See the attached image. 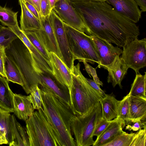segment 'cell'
<instances>
[{
	"label": "cell",
	"instance_id": "obj_24",
	"mask_svg": "<svg viewBox=\"0 0 146 146\" xmlns=\"http://www.w3.org/2000/svg\"><path fill=\"white\" fill-rule=\"evenodd\" d=\"M13 95L8 81L0 75V108L9 113L13 112Z\"/></svg>",
	"mask_w": 146,
	"mask_h": 146
},
{
	"label": "cell",
	"instance_id": "obj_44",
	"mask_svg": "<svg viewBox=\"0 0 146 146\" xmlns=\"http://www.w3.org/2000/svg\"><path fill=\"white\" fill-rule=\"evenodd\" d=\"M8 144L6 133L0 130V145Z\"/></svg>",
	"mask_w": 146,
	"mask_h": 146
},
{
	"label": "cell",
	"instance_id": "obj_10",
	"mask_svg": "<svg viewBox=\"0 0 146 146\" xmlns=\"http://www.w3.org/2000/svg\"><path fill=\"white\" fill-rule=\"evenodd\" d=\"M63 22L80 32L86 33V28L78 12L66 0H58L52 9Z\"/></svg>",
	"mask_w": 146,
	"mask_h": 146
},
{
	"label": "cell",
	"instance_id": "obj_20",
	"mask_svg": "<svg viewBox=\"0 0 146 146\" xmlns=\"http://www.w3.org/2000/svg\"><path fill=\"white\" fill-rule=\"evenodd\" d=\"M128 68L121 57H118L106 69L108 72L107 82L111 83L113 87L118 85L121 88V81L127 73Z\"/></svg>",
	"mask_w": 146,
	"mask_h": 146
},
{
	"label": "cell",
	"instance_id": "obj_3",
	"mask_svg": "<svg viewBox=\"0 0 146 146\" xmlns=\"http://www.w3.org/2000/svg\"><path fill=\"white\" fill-rule=\"evenodd\" d=\"M78 63L71 72L72 78V100L71 107L76 116L91 112L103 98L87 82L80 70Z\"/></svg>",
	"mask_w": 146,
	"mask_h": 146
},
{
	"label": "cell",
	"instance_id": "obj_21",
	"mask_svg": "<svg viewBox=\"0 0 146 146\" xmlns=\"http://www.w3.org/2000/svg\"><path fill=\"white\" fill-rule=\"evenodd\" d=\"M10 125L12 141L10 146H29L28 136L26 129L17 121L14 115H11Z\"/></svg>",
	"mask_w": 146,
	"mask_h": 146
},
{
	"label": "cell",
	"instance_id": "obj_9",
	"mask_svg": "<svg viewBox=\"0 0 146 146\" xmlns=\"http://www.w3.org/2000/svg\"><path fill=\"white\" fill-rule=\"evenodd\" d=\"M49 17L62 56L61 60L71 72L75 60L69 47L64 23L52 10Z\"/></svg>",
	"mask_w": 146,
	"mask_h": 146
},
{
	"label": "cell",
	"instance_id": "obj_30",
	"mask_svg": "<svg viewBox=\"0 0 146 146\" xmlns=\"http://www.w3.org/2000/svg\"><path fill=\"white\" fill-rule=\"evenodd\" d=\"M10 113L0 108V130L5 132L9 145L12 141V135L10 125Z\"/></svg>",
	"mask_w": 146,
	"mask_h": 146
},
{
	"label": "cell",
	"instance_id": "obj_15",
	"mask_svg": "<svg viewBox=\"0 0 146 146\" xmlns=\"http://www.w3.org/2000/svg\"><path fill=\"white\" fill-rule=\"evenodd\" d=\"M53 74L57 80L61 84L65 85L68 89L70 98L72 100V78L70 70L56 54L49 52Z\"/></svg>",
	"mask_w": 146,
	"mask_h": 146
},
{
	"label": "cell",
	"instance_id": "obj_45",
	"mask_svg": "<svg viewBox=\"0 0 146 146\" xmlns=\"http://www.w3.org/2000/svg\"><path fill=\"white\" fill-rule=\"evenodd\" d=\"M71 3H77L87 1H105V0H66Z\"/></svg>",
	"mask_w": 146,
	"mask_h": 146
},
{
	"label": "cell",
	"instance_id": "obj_12",
	"mask_svg": "<svg viewBox=\"0 0 146 146\" xmlns=\"http://www.w3.org/2000/svg\"><path fill=\"white\" fill-rule=\"evenodd\" d=\"M36 72L39 80L38 86L49 90L61 100L70 106V96L68 87L60 83L52 73L38 67L36 68Z\"/></svg>",
	"mask_w": 146,
	"mask_h": 146
},
{
	"label": "cell",
	"instance_id": "obj_18",
	"mask_svg": "<svg viewBox=\"0 0 146 146\" xmlns=\"http://www.w3.org/2000/svg\"><path fill=\"white\" fill-rule=\"evenodd\" d=\"M14 113L20 119L26 121L34 111L29 96L14 94Z\"/></svg>",
	"mask_w": 146,
	"mask_h": 146
},
{
	"label": "cell",
	"instance_id": "obj_39",
	"mask_svg": "<svg viewBox=\"0 0 146 146\" xmlns=\"http://www.w3.org/2000/svg\"><path fill=\"white\" fill-rule=\"evenodd\" d=\"M131 124H132V125H127L126 127V129L129 131H136L143 128L146 127V121H137L132 123Z\"/></svg>",
	"mask_w": 146,
	"mask_h": 146
},
{
	"label": "cell",
	"instance_id": "obj_17",
	"mask_svg": "<svg viewBox=\"0 0 146 146\" xmlns=\"http://www.w3.org/2000/svg\"><path fill=\"white\" fill-rule=\"evenodd\" d=\"M9 28L15 33L29 49L36 64L37 66L44 71L53 74L51 65L32 44L19 26Z\"/></svg>",
	"mask_w": 146,
	"mask_h": 146
},
{
	"label": "cell",
	"instance_id": "obj_32",
	"mask_svg": "<svg viewBox=\"0 0 146 146\" xmlns=\"http://www.w3.org/2000/svg\"><path fill=\"white\" fill-rule=\"evenodd\" d=\"M18 37L9 28L3 27L0 31V46L7 47Z\"/></svg>",
	"mask_w": 146,
	"mask_h": 146
},
{
	"label": "cell",
	"instance_id": "obj_34",
	"mask_svg": "<svg viewBox=\"0 0 146 146\" xmlns=\"http://www.w3.org/2000/svg\"><path fill=\"white\" fill-rule=\"evenodd\" d=\"M146 127L136 133L130 146H146Z\"/></svg>",
	"mask_w": 146,
	"mask_h": 146
},
{
	"label": "cell",
	"instance_id": "obj_23",
	"mask_svg": "<svg viewBox=\"0 0 146 146\" xmlns=\"http://www.w3.org/2000/svg\"><path fill=\"white\" fill-rule=\"evenodd\" d=\"M130 112L132 123L146 121V99L129 95Z\"/></svg>",
	"mask_w": 146,
	"mask_h": 146
},
{
	"label": "cell",
	"instance_id": "obj_22",
	"mask_svg": "<svg viewBox=\"0 0 146 146\" xmlns=\"http://www.w3.org/2000/svg\"><path fill=\"white\" fill-rule=\"evenodd\" d=\"M119 101L113 95L106 94L100 102L102 107V118L110 121L117 117Z\"/></svg>",
	"mask_w": 146,
	"mask_h": 146
},
{
	"label": "cell",
	"instance_id": "obj_28",
	"mask_svg": "<svg viewBox=\"0 0 146 146\" xmlns=\"http://www.w3.org/2000/svg\"><path fill=\"white\" fill-rule=\"evenodd\" d=\"M23 32L32 44L51 65L49 52L38 38L36 33L33 31Z\"/></svg>",
	"mask_w": 146,
	"mask_h": 146
},
{
	"label": "cell",
	"instance_id": "obj_35",
	"mask_svg": "<svg viewBox=\"0 0 146 146\" xmlns=\"http://www.w3.org/2000/svg\"><path fill=\"white\" fill-rule=\"evenodd\" d=\"M111 120L108 121L102 117L99 120L95 127L93 135L98 137L110 125Z\"/></svg>",
	"mask_w": 146,
	"mask_h": 146
},
{
	"label": "cell",
	"instance_id": "obj_6",
	"mask_svg": "<svg viewBox=\"0 0 146 146\" xmlns=\"http://www.w3.org/2000/svg\"><path fill=\"white\" fill-rule=\"evenodd\" d=\"M64 24L69 47L74 60L92 64L96 63L99 65L98 56L90 36Z\"/></svg>",
	"mask_w": 146,
	"mask_h": 146
},
{
	"label": "cell",
	"instance_id": "obj_40",
	"mask_svg": "<svg viewBox=\"0 0 146 146\" xmlns=\"http://www.w3.org/2000/svg\"><path fill=\"white\" fill-rule=\"evenodd\" d=\"M89 84L93 88L97 91L103 97H104L106 95L104 92L100 87V86L97 84L93 80L86 78Z\"/></svg>",
	"mask_w": 146,
	"mask_h": 146
},
{
	"label": "cell",
	"instance_id": "obj_37",
	"mask_svg": "<svg viewBox=\"0 0 146 146\" xmlns=\"http://www.w3.org/2000/svg\"><path fill=\"white\" fill-rule=\"evenodd\" d=\"M4 46H0V75L6 78L5 70V62L6 56Z\"/></svg>",
	"mask_w": 146,
	"mask_h": 146
},
{
	"label": "cell",
	"instance_id": "obj_29",
	"mask_svg": "<svg viewBox=\"0 0 146 146\" xmlns=\"http://www.w3.org/2000/svg\"><path fill=\"white\" fill-rule=\"evenodd\" d=\"M118 117L123 120L125 125L132 123L130 112L129 95L128 94L119 101L117 107Z\"/></svg>",
	"mask_w": 146,
	"mask_h": 146
},
{
	"label": "cell",
	"instance_id": "obj_14",
	"mask_svg": "<svg viewBox=\"0 0 146 146\" xmlns=\"http://www.w3.org/2000/svg\"><path fill=\"white\" fill-rule=\"evenodd\" d=\"M118 13L137 23L141 17L142 12L134 0H105Z\"/></svg>",
	"mask_w": 146,
	"mask_h": 146
},
{
	"label": "cell",
	"instance_id": "obj_47",
	"mask_svg": "<svg viewBox=\"0 0 146 146\" xmlns=\"http://www.w3.org/2000/svg\"><path fill=\"white\" fill-rule=\"evenodd\" d=\"M3 26H1L0 24V30L1 29H2V28L3 27Z\"/></svg>",
	"mask_w": 146,
	"mask_h": 146
},
{
	"label": "cell",
	"instance_id": "obj_13",
	"mask_svg": "<svg viewBox=\"0 0 146 146\" xmlns=\"http://www.w3.org/2000/svg\"><path fill=\"white\" fill-rule=\"evenodd\" d=\"M40 21L42 29L35 32L48 51L55 53L61 60L62 56L50 19L49 15L45 17L41 16Z\"/></svg>",
	"mask_w": 146,
	"mask_h": 146
},
{
	"label": "cell",
	"instance_id": "obj_31",
	"mask_svg": "<svg viewBox=\"0 0 146 146\" xmlns=\"http://www.w3.org/2000/svg\"><path fill=\"white\" fill-rule=\"evenodd\" d=\"M135 133L124 131L104 146H130Z\"/></svg>",
	"mask_w": 146,
	"mask_h": 146
},
{
	"label": "cell",
	"instance_id": "obj_46",
	"mask_svg": "<svg viewBox=\"0 0 146 146\" xmlns=\"http://www.w3.org/2000/svg\"><path fill=\"white\" fill-rule=\"evenodd\" d=\"M58 1V0H48L51 10H52L56 3Z\"/></svg>",
	"mask_w": 146,
	"mask_h": 146
},
{
	"label": "cell",
	"instance_id": "obj_33",
	"mask_svg": "<svg viewBox=\"0 0 146 146\" xmlns=\"http://www.w3.org/2000/svg\"><path fill=\"white\" fill-rule=\"evenodd\" d=\"M29 94V98L34 110L41 108L42 102L40 89L38 85L34 86Z\"/></svg>",
	"mask_w": 146,
	"mask_h": 146
},
{
	"label": "cell",
	"instance_id": "obj_26",
	"mask_svg": "<svg viewBox=\"0 0 146 146\" xmlns=\"http://www.w3.org/2000/svg\"><path fill=\"white\" fill-rule=\"evenodd\" d=\"M146 72H145L144 75L140 73L136 74L128 94L133 97L146 99Z\"/></svg>",
	"mask_w": 146,
	"mask_h": 146
},
{
	"label": "cell",
	"instance_id": "obj_27",
	"mask_svg": "<svg viewBox=\"0 0 146 146\" xmlns=\"http://www.w3.org/2000/svg\"><path fill=\"white\" fill-rule=\"evenodd\" d=\"M18 12H14L10 9L0 6V22L9 28L18 25L17 20Z\"/></svg>",
	"mask_w": 146,
	"mask_h": 146
},
{
	"label": "cell",
	"instance_id": "obj_7",
	"mask_svg": "<svg viewBox=\"0 0 146 146\" xmlns=\"http://www.w3.org/2000/svg\"><path fill=\"white\" fill-rule=\"evenodd\" d=\"M102 118V107L100 102L89 113L75 116L71 122V129L74 135L76 146L93 145V133L99 120Z\"/></svg>",
	"mask_w": 146,
	"mask_h": 146
},
{
	"label": "cell",
	"instance_id": "obj_41",
	"mask_svg": "<svg viewBox=\"0 0 146 146\" xmlns=\"http://www.w3.org/2000/svg\"><path fill=\"white\" fill-rule=\"evenodd\" d=\"M24 2L30 11L37 19L40 20L41 16L36 9L33 6L28 2L27 1H24Z\"/></svg>",
	"mask_w": 146,
	"mask_h": 146
},
{
	"label": "cell",
	"instance_id": "obj_5",
	"mask_svg": "<svg viewBox=\"0 0 146 146\" xmlns=\"http://www.w3.org/2000/svg\"><path fill=\"white\" fill-rule=\"evenodd\" d=\"M25 121L29 146H62L42 107L34 111Z\"/></svg>",
	"mask_w": 146,
	"mask_h": 146
},
{
	"label": "cell",
	"instance_id": "obj_4",
	"mask_svg": "<svg viewBox=\"0 0 146 146\" xmlns=\"http://www.w3.org/2000/svg\"><path fill=\"white\" fill-rule=\"evenodd\" d=\"M6 55L18 68L24 83L22 87L27 94L34 86L39 84L36 64L29 49L19 38L5 48Z\"/></svg>",
	"mask_w": 146,
	"mask_h": 146
},
{
	"label": "cell",
	"instance_id": "obj_25",
	"mask_svg": "<svg viewBox=\"0 0 146 146\" xmlns=\"http://www.w3.org/2000/svg\"><path fill=\"white\" fill-rule=\"evenodd\" d=\"M5 70L6 79L9 82L18 84L22 87L24 85L23 79L17 67L14 63L6 56L5 62Z\"/></svg>",
	"mask_w": 146,
	"mask_h": 146
},
{
	"label": "cell",
	"instance_id": "obj_19",
	"mask_svg": "<svg viewBox=\"0 0 146 146\" xmlns=\"http://www.w3.org/2000/svg\"><path fill=\"white\" fill-rule=\"evenodd\" d=\"M21 9L20 23L21 30L23 32H36L41 30L40 21L29 10L23 0H19Z\"/></svg>",
	"mask_w": 146,
	"mask_h": 146
},
{
	"label": "cell",
	"instance_id": "obj_42",
	"mask_svg": "<svg viewBox=\"0 0 146 146\" xmlns=\"http://www.w3.org/2000/svg\"><path fill=\"white\" fill-rule=\"evenodd\" d=\"M24 1H27L33 6L37 10L41 17L40 10V3L41 0H23Z\"/></svg>",
	"mask_w": 146,
	"mask_h": 146
},
{
	"label": "cell",
	"instance_id": "obj_2",
	"mask_svg": "<svg viewBox=\"0 0 146 146\" xmlns=\"http://www.w3.org/2000/svg\"><path fill=\"white\" fill-rule=\"evenodd\" d=\"M40 89L43 111L58 136L62 146H76L71 129V122L76 115L71 106L52 91L38 86Z\"/></svg>",
	"mask_w": 146,
	"mask_h": 146
},
{
	"label": "cell",
	"instance_id": "obj_36",
	"mask_svg": "<svg viewBox=\"0 0 146 146\" xmlns=\"http://www.w3.org/2000/svg\"><path fill=\"white\" fill-rule=\"evenodd\" d=\"M83 63L84 64L86 70L89 76L90 77V75L92 77L93 80L95 82L100 86H102L103 83L100 80L97 76L96 69L92 67L86 62H83Z\"/></svg>",
	"mask_w": 146,
	"mask_h": 146
},
{
	"label": "cell",
	"instance_id": "obj_16",
	"mask_svg": "<svg viewBox=\"0 0 146 146\" xmlns=\"http://www.w3.org/2000/svg\"><path fill=\"white\" fill-rule=\"evenodd\" d=\"M125 126L124 121L118 117L111 120L110 125L96 138L93 146H104L123 133V128Z\"/></svg>",
	"mask_w": 146,
	"mask_h": 146
},
{
	"label": "cell",
	"instance_id": "obj_8",
	"mask_svg": "<svg viewBox=\"0 0 146 146\" xmlns=\"http://www.w3.org/2000/svg\"><path fill=\"white\" fill-rule=\"evenodd\" d=\"M121 57L128 68L133 70L136 74L146 66V39L136 38L126 43L123 47Z\"/></svg>",
	"mask_w": 146,
	"mask_h": 146
},
{
	"label": "cell",
	"instance_id": "obj_38",
	"mask_svg": "<svg viewBox=\"0 0 146 146\" xmlns=\"http://www.w3.org/2000/svg\"><path fill=\"white\" fill-rule=\"evenodd\" d=\"M40 8L41 15L43 17L49 15L52 11L48 0H41Z\"/></svg>",
	"mask_w": 146,
	"mask_h": 146
},
{
	"label": "cell",
	"instance_id": "obj_11",
	"mask_svg": "<svg viewBox=\"0 0 146 146\" xmlns=\"http://www.w3.org/2000/svg\"><path fill=\"white\" fill-rule=\"evenodd\" d=\"M89 36L94 43L99 59L100 64L98 67L106 70L122 54L123 50L98 37Z\"/></svg>",
	"mask_w": 146,
	"mask_h": 146
},
{
	"label": "cell",
	"instance_id": "obj_43",
	"mask_svg": "<svg viewBox=\"0 0 146 146\" xmlns=\"http://www.w3.org/2000/svg\"><path fill=\"white\" fill-rule=\"evenodd\" d=\"M139 6L142 12L146 11V0H134Z\"/></svg>",
	"mask_w": 146,
	"mask_h": 146
},
{
	"label": "cell",
	"instance_id": "obj_1",
	"mask_svg": "<svg viewBox=\"0 0 146 146\" xmlns=\"http://www.w3.org/2000/svg\"><path fill=\"white\" fill-rule=\"evenodd\" d=\"M70 3L82 19L88 35L98 37L123 47L140 35L136 23L118 13L106 1Z\"/></svg>",
	"mask_w": 146,
	"mask_h": 146
}]
</instances>
